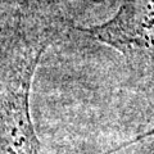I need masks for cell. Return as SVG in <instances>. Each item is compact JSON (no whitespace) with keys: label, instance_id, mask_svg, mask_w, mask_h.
Wrapping results in <instances>:
<instances>
[{"label":"cell","instance_id":"1","mask_svg":"<svg viewBox=\"0 0 154 154\" xmlns=\"http://www.w3.org/2000/svg\"><path fill=\"white\" fill-rule=\"evenodd\" d=\"M154 5L148 0H125L119 12L102 25L77 30L131 58L135 51L149 49L153 41Z\"/></svg>","mask_w":154,"mask_h":154},{"label":"cell","instance_id":"2","mask_svg":"<svg viewBox=\"0 0 154 154\" xmlns=\"http://www.w3.org/2000/svg\"><path fill=\"white\" fill-rule=\"evenodd\" d=\"M40 55L28 64L16 91L9 93L7 103L0 107V154H38L40 150L28 105L32 75Z\"/></svg>","mask_w":154,"mask_h":154}]
</instances>
